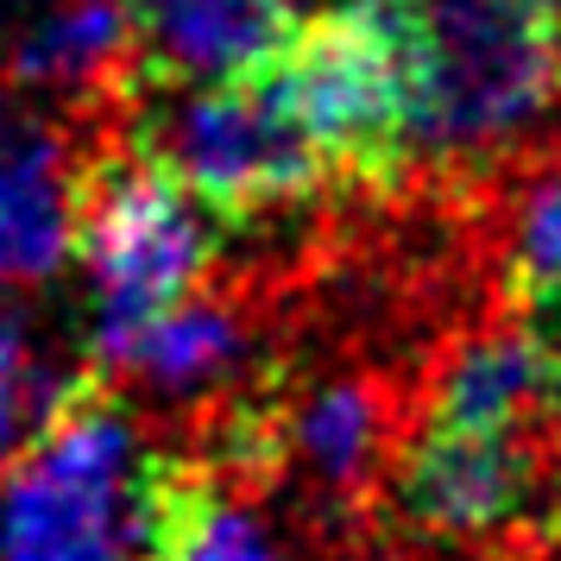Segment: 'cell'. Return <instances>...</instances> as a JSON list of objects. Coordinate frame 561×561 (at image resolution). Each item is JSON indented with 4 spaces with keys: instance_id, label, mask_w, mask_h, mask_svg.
I'll use <instances>...</instances> for the list:
<instances>
[{
    "instance_id": "obj_1",
    "label": "cell",
    "mask_w": 561,
    "mask_h": 561,
    "mask_svg": "<svg viewBox=\"0 0 561 561\" xmlns=\"http://www.w3.org/2000/svg\"><path fill=\"white\" fill-rule=\"evenodd\" d=\"M152 473L158 455H139L102 385L57 391L0 492V561H146Z\"/></svg>"
},
{
    "instance_id": "obj_2",
    "label": "cell",
    "mask_w": 561,
    "mask_h": 561,
    "mask_svg": "<svg viewBox=\"0 0 561 561\" xmlns=\"http://www.w3.org/2000/svg\"><path fill=\"white\" fill-rule=\"evenodd\" d=\"M272 64L329 178L391 183L416 158L423 0H334L329 13L297 20Z\"/></svg>"
},
{
    "instance_id": "obj_3",
    "label": "cell",
    "mask_w": 561,
    "mask_h": 561,
    "mask_svg": "<svg viewBox=\"0 0 561 561\" xmlns=\"http://www.w3.org/2000/svg\"><path fill=\"white\" fill-rule=\"evenodd\" d=\"M133 146L152 152L215 215V228L278 215L329 183V158L309 139L272 57L208 82H178Z\"/></svg>"
},
{
    "instance_id": "obj_4",
    "label": "cell",
    "mask_w": 561,
    "mask_h": 561,
    "mask_svg": "<svg viewBox=\"0 0 561 561\" xmlns=\"http://www.w3.org/2000/svg\"><path fill=\"white\" fill-rule=\"evenodd\" d=\"M70 253L95 284L102 347L114 354L152 316L196 297L215 259V215L152 152L121 146L70 171Z\"/></svg>"
},
{
    "instance_id": "obj_5",
    "label": "cell",
    "mask_w": 561,
    "mask_h": 561,
    "mask_svg": "<svg viewBox=\"0 0 561 561\" xmlns=\"http://www.w3.org/2000/svg\"><path fill=\"white\" fill-rule=\"evenodd\" d=\"M561 95V13L536 0H423L416 152H485Z\"/></svg>"
},
{
    "instance_id": "obj_6",
    "label": "cell",
    "mask_w": 561,
    "mask_h": 561,
    "mask_svg": "<svg viewBox=\"0 0 561 561\" xmlns=\"http://www.w3.org/2000/svg\"><path fill=\"white\" fill-rule=\"evenodd\" d=\"M536 492L530 430H442L423 423L398 460V511L423 536H485Z\"/></svg>"
},
{
    "instance_id": "obj_7",
    "label": "cell",
    "mask_w": 561,
    "mask_h": 561,
    "mask_svg": "<svg viewBox=\"0 0 561 561\" xmlns=\"http://www.w3.org/2000/svg\"><path fill=\"white\" fill-rule=\"evenodd\" d=\"M304 20V0H133V51L152 82H208L265 64Z\"/></svg>"
},
{
    "instance_id": "obj_8",
    "label": "cell",
    "mask_w": 561,
    "mask_h": 561,
    "mask_svg": "<svg viewBox=\"0 0 561 561\" xmlns=\"http://www.w3.org/2000/svg\"><path fill=\"white\" fill-rule=\"evenodd\" d=\"M70 253V164L38 127H0V284Z\"/></svg>"
},
{
    "instance_id": "obj_9",
    "label": "cell",
    "mask_w": 561,
    "mask_h": 561,
    "mask_svg": "<svg viewBox=\"0 0 561 561\" xmlns=\"http://www.w3.org/2000/svg\"><path fill=\"white\" fill-rule=\"evenodd\" d=\"M146 561H278L272 536L196 460L158 455L152 473V556Z\"/></svg>"
},
{
    "instance_id": "obj_10",
    "label": "cell",
    "mask_w": 561,
    "mask_h": 561,
    "mask_svg": "<svg viewBox=\"0 0 561 561\" xmlns=\"http://www.w3.org/2000/svg\"><path fill=\"white\" fill-rule=\"evenodd\" d=\"M536 410H549L542 366L530 341L511 334H473L435 379L430 423L442 430H536Z\"/></svg>"
},
{
    "instance_id": "obj_11",
    "label": "cell",
    "mask_w": 561,
    "mask_h": 561,
    "mask_svg": "<svg viewBox=\"0 0 561 561\" xmlns=\"http://www.w3.org/2000/svg\"><path fill=\"white\" fill-rule=\"evenodd\" d=\"M233 354H240V329H233L228 309L203 304V297H183L178 309L152 316L133 341H121L107 359H121L127 373L152 379L158 391H196L215 373H228Z\"/></svg>"
},
{
    "instance_id": "obj_12",
    "label": "cell",
    "mask_w": 561,
    "mask_h": 561,
    "mask_svg": "<svg viewBox=\"0 0 561 561\" xmlns=\"http://www.w3.org/2000/svg\"><path fill=\"white\" fill-rule=\"evenodd\" d=\"M290 442L309 455L322 480L347 492V485L373 480V467L385 455V398L373 385H329L297 410Z\"/></svg>"
},
{
    "instance_id": "obj_13",
    "label": "cell",
    "mask_w": 561,
    "mask_h": 561,
    "mask_svg": "<svg viewBox=\"0 0 561 561\" xmlns=\"http://www.w3.org/2000/svg\"><path fill=\"white\" fill-rule=\"evenodd\" d=\"M549 284H561V178H549L524 203L517 233H511V290L536 297Z\"/></svg>"
},
{
    "instance_id": "obj_14",
    "label": "cell",
    "mask_w": 561,
    "mask_h": 561,
    "mask_svg": "<svg viewBox=\"0 0 561 561\" xmlns=\"http://www.w3.org/2000/svg\"><path fill=\"white\" fill-rule=\"evenodd\" d=\"M26 442V341L0 316V460Z\"/></svg>"
},
{
    "instance_id": "obj_15",
    "label": "cell",
    "mask_w": 561,
    "mask_h": 561,
    "mask_svg": "<svg viewBox=\"0 0 561 561\" xmlns=\"http://www.w3.org/2000/svg\"><path fill=\"white\" fill-rule=\"evenodd\" d=\"M549 530H556V542H561V505H556V517H549Z\"/></svg>"
},
{
    "instance_id": "obj_16",
    "label": "cell",
    "mask_w": 561,
    "mask_h": 561,
    "mask_svg": "<svg viewBox=\"0 0 561 561\" xmlns=\"http://www.w3.org/2000/svg\"><path fill=\"white\" fill-rule=\"evenodd\" d=\"M536 7H556V13H561V0H536Z\"/></svg>"
}]
</instances>
